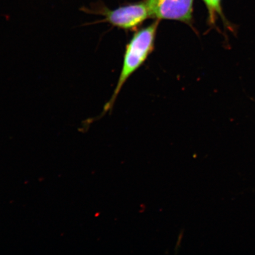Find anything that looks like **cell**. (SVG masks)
Returning a JSON list of instances; mask_svg holds the SVG:
<instances>
[{"label": "cell", "mask_w": 255, "mask_h": 255, "mask_svg": "<svg viewBox=\"0 0 255 255\" xmlns=\"http://www.w3.org/2000/svg\"><path fill=\"white\" fill-rule=\"evenodd\" d=\"M205 1L209 13L210 23L215 24L217 15L222 16L221 0H203Z\"/></svg>", "instance_id": "4"}, {"label": "cell", "mask_w": 255, "mask_h": 255, "mask_svg": "<svg viewBox=\"0 0 255 255\" xmlns=\"http://www.w3.org/2000/svg\"><path fill=\"white\" fill-rule=\"evenodd\" d=\"M80 11L103 15L104 20L100 22H108L115 27L127 30L138 27L146 18L150 17L145 2L124 6L113 10L98 5L91 8L82 7Z\"/></svg>", "instance_id": "2"}, {"label": "cell", "mask_w": 255, "mask_h": 255, "mask_svg": "<svg viewBox=\"0 0 255 255\" xmlns=\"http://www.w3.org/2000/svg\"><path fill=\"white\" fill-rule=\"evenodd\" d=\"M145 3L150 17L188 24L192 21L193 0H146Z\"/></svg>", "instance_id": "3"}, {"label": "cell", "mask_w": 255, "mask_h": 255, "mask_svg": "<svg viewBox=\"0 0 255 255\" xmlns=\"http://www.w3.org/2000/svg\"><path fill=\"white\" fill-rule=\"evenodd\" d=\"M158 25L159 20H157L148 26L137 31L127 44L120 77L113 95L105 105L103 115L112 110L128 79L145 63L154 50Z\"/></svg>", "instance_id": "1"}]
</instances>
